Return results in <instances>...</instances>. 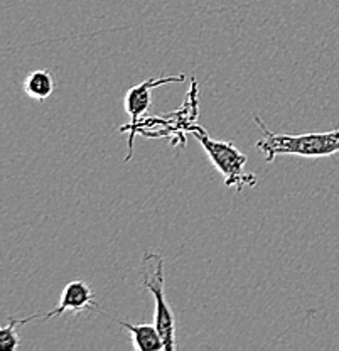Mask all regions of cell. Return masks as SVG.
I'll return each instance as SVG.
<instances>
[{
	"label": "cell",
	"mask_w": 339,
	"mask_h": 351,
	"mask_svg": "<svg viewBox=\"0 0 339 351\" xmlns=\"http://www.w3.org/2000/svg\"><path fill=\"white\" fill-rule=\"evenodd\" d=\"M189 132L198 138L204 152L208 154L213 166L220 171L228 188H235L236 191H243V188H253L258 184L255 174L245 173V166L249 157L236 149L233 142L214 141L206 130L199 125H189Z\"/></svg>",
	"instance_id": "cell-2"
},
{
	"label": "cell",
	"mask_w": 339,
	"mask_h": 351,
	"mask_svg": "<svg viewBox=\"0 0 339 351\" xmlns=\"http://www.w3.org/2000/svg\"><path fill=\"white\" fill-rule=\"evenodd\" d=\"M54 88H56L54 78L46 69H36V71L29 73L24 80V93L29 98H34V100L42 101L49 98L53 95Z\"/></svg>",
	"instance_id": "cell-7"
},
{
	"label": "cell",
	"mask_w": 339,
	"mask_h": 351,
	"mask_svg": "<svg viewBox=\"0 0 339 351\" xmlns=\"http://www.w3.org/2000/svg\"><path fill=\"white\" fill-rule=\"evenodd\" d=\"M140 282L154 295V324L159 329L166 351H174L176 350V321H174L173 309L166 301L162 255L154 254V252L144 254L140 262Z\"/></svg>",
	"instance_id": "cell-3"
},
{
	"label": "cell",
	"mask_w": 339,
	"mask_h": 351,
	"mask_svg": "<svg viewBox=\"0 0 339 351\" xmlns=\"http://www.w3.org/2000/svg\"><path fill=\"white\" fill-rule=\"evenodd\" d=\"M186 75L176 76H158V78H149L145 82L138 83L134 88H130L125 95V112L129 113L130 123L123 127V132H129V138L134 135V129L138 125L142 117L149 112L152 105V91L155 88L162 85H169V83H184Z\"/></svg>",
	"instance_id": "cell-4"
},
{
	"label": "cell",
	"mask_w": 339,
	"mask_h": 351,
	"mask_svg": "<svg viewBox=\"0 0 339 351\" xmlns=\"http://www.w3.org/2000/svg\"><path fill=\"white\" fill-rule=\"evenodd\" d=\"M17 319L10 317L9 324L0 329V350L2 351H16L21 345L19 332H17Z\"/></svg>",
	"instance_id": "cell-8"
},
{
	"label": "cell",
	"mask_w": 339,
	"mask_h": 351,
	"mask_svg": "<svg viewBox=\"0 0 339 351\" xmlns=\"http://www.w3.org/2000/svg\"><path fill=\"white\" fill-rule=\"evenodd\" d=\"M123 328L129 329L130 338H132V346L138 351H160L166 350L162 338H160L159 329L155 324H132L127 321H118Z\"/></svg>",
	"instance_id": "cell-6"
},
{
	"label": "cell",
	"mask_w": 339,
	"mask_h": 351,
	"mask_svg": "<svg viewBox=\"0 0 339 351\" xmlns=\"http://www.w3.org/2000/svg\"><path fill=\"white\" fill-rule=\"evenodd\" d=\"M255 122L264 134L257 141V149L267 162H273L279 156L339 157V129L321 134H275L265 127L258 115H255Z\"/></svg>",
	"instance_id": "cell-1"
},
{
	"label": "cell",
	"mask_w": 339,
	"mask_h": 351,
	"mask_svg": "<svg viewBox=\"0 0 339 351\" xmlns=\"http://www.w3.org/2000/svg\"><path fill=\"white\" fill-rule=\"evenodd\" d=\"M98 307L97 301H95L93 291L85 280H73V282L66 284L60 295V304L54 307L53 311L46 314H32V316L25 317V319H17V323L27 324L31 321H47L53 317H60L64 313H75L81 314L86 309H95Z\"/></svg>",
	"instance_id": "cell-5"
}]
</instances>
